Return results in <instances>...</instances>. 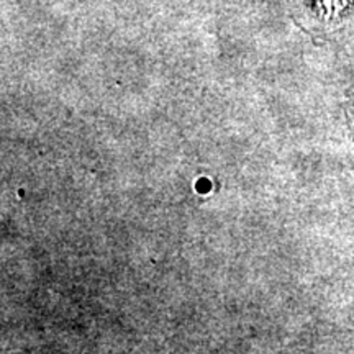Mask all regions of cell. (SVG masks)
I'll return each mask as SVG.
<instances>
[{
	"label": "cell",
	"mask_w": 354,
	"mask_h": 354,
	"mask_svg": "<svg viewBox=\"0 0 354 354\" xmlns=\"http://www.w3.org/2000/svg\"><path fill=\"white\" fill-rule=\"evenodd\" d=\"M307 15L323 30H338L354 19V0H302Z\"/></svg>",
	"instance_id": "obj_1"
},
{
	"label": "cell",
	"mask_w": 354,
	"mask_h": 354,
	"mask_svg": "<svg viewBox=\"0 0 354 354\" xmlns=\"http://www.w3.org/2000/svg\"><path fill=\"white\" fill-rule=\"evenodd\" d=\"M348 117L354 128V88L351 91V94L348 95Z\"/></svg>",
	"instance_id": "obj_2"
}]
</instances>
